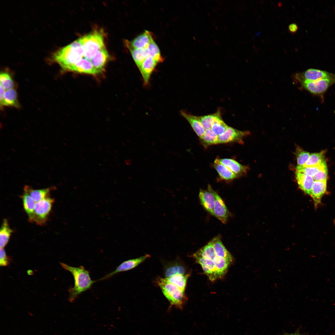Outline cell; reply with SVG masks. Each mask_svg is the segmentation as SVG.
I'll list each match as a JSON object with an SVG mask.
<instances>
[{"label": "cell", "mask_w": 335, "mask_h": 335, "mask_svg": "<svg viewBox=\"0 0 335 335\" xmlns=\"http://www.w3.org/2000/svg\"><path fill=\"white\" fill-rule=\"evenodd\" d=\"M283 335H289V334L287 333H285Z\"/></svg>", "instance_id": "44"}, {"label": "cell", "mask_w": 335, "mask_h": 335, "mask_svg": "<svg viewBox=\"0 0 335 335\" xmlns=\"http://www.w3.org/2000/svg\"><path fill=\"white\" fill-rule=\"evenodd\" d=\"M296 154L297 166H298L304 165L310 155L309 152L304 151L300 148L297 149Z\"/></svg>", "instance_id": "39"}, {"label": "cell", "mask_w": 335, "mask_h": 335, "mask_svg": "<svg viewBox=\"0 0 335 335\" xmlns=\"http://www.w3.org/2000/svg\"><path fill=\"white\" fill-rule=\"evenodd\" d=\"M324 154L323 151L311 154L306 163L302 166L310 167L319 165L325 160Z\"/></svg>", "instance_id": "37"}, {"label": "cell", "mask_w": 335, "mask_h": 335, "mask_svg": "<svg viewBox=\"0 0 335 335\" xmlns=\"http://www.w3.org/2000/svg\"><path fill=\"white\" fill-rule=\"evenodd\" d=\"M83 50L80 38L70 44L61 48L52 55V60L62 69L68 71L69 68L83 58Z\"/></svg>", "instance_id": "2"}, {"label": "cell", "mask_w": 335, "mask_h": 335, "mask_svg": "<svg viewBox=\"0 0 335 335\" xmlns=\"http://www.w3.org/2000/svg\"><path fill=\"white\" fill-rule=\"evenodd\" d=\"M191 257L194 258L196 262L201 266L204 273L210 280L214 281L219 279L217 272L213 261L199 257L193 254Z\"/></svg>", "instance_id": "11"}, {"label": "cell", "mask_w": 335, "mask_h": 335, "mask_svg": "<svg viewBox=\"0 0 335 335\" xmlns=\"http://www.w3.org/2000/svg\"><path fill=\"white\" fill-rule=\"evenodd\" d=\"M326 189L327 181H314L310 195L313 200L315 207L320 203L321 198Z\"/></svg>", "instance_id": "17"}, {"label": "cell", "mask_w": 335, "mask_h": 335, "mask_svg": "<svg viewBox=\"0 0 335 335\" xmlns=\"http://www.w3.org/2000/svg\"><path fill=\"white\" fill-rule=\"evenodd\" d=\"M164 272L165 278L177 274L184 275L187 274H186V266L179 260L168 264L164 267Z\"/></svg>", "instance_id": "18"}, {"label": "cell", "mask_w": 335, "mask_h": 335, "mask_svg": "<svg viewBox=\"0 0 335 335\" xmlns=\"http://www.w3.org/2000/svg\"><path fill=\"white\" fill-rule=\"evenodd\" d=\"M298 29V25L295 23H291L288 26V29L291 33H295L297 31Z\"/></svg>", "instance_id": "42"}, {"label": "cell", "mask_w": 335, "mask_h": 335, "mask_svg": "<svg viewBox=\"0 0 335 335\" xmlns=\"http://www.w3.org/2000/svg\"><path fill=\"white\" fill-rule=\"evenodd\" d=\"M158 63L157 60L150 56H147L142 63L139 70L145 85H148L151 76Z\"/></svg>", "instance_id": "13"}, {"label": "cell", "mask_w": 335, "mask_h": 335, "mask_svg": "<svg viewBox=\"0 0 335 335\" xmlns=\"http://www.w3.org/2000/svg\"><path fill=\"white\" fill-rule=\"evenodd\" d=\"M148 56H150L159 63L163 62L164 59L161 55L160 49L154 41H152L146 48Z\"/></svg>", "instance_id": "33"}, {"label": "cell", "mask_w": 335, "mask_h": 335, "mask_svg": "<svg viewBox=\"0 0 335 335\" xmlns=\"http://www.w3.org/2000/svg\"><path fill=\"white\" fill-rule=\"evenodd\" d=\"M301 87L310 94L319 96L324 100V95L328 88L335 84V78L315 81L298 80Z\"/></svg>", "instance_id": "6"}, {"label": "cell", "mask_w": 335, "mask_h": 335, "mask_svg": "<svg viewBox=\"0 0 335 335\" xmlns=\"http://www.w3.org/2000/svg\"><path fill=\"white\" fill-rule=\"evenodd\" d=\"M219 109L215 113L201 116H196V118L200 122L205 130L211 128L214 121L217 116Z\"/></svg>", "instance_id": "36"}, {"label": "cell", "mask_w": 335, "mask_h": 335, "mask_svg": "<svg viewBox=\"0 0 335 335\" xmlns=\"http://www.w3.org/2000/svg\"><path fill=\"white\" fill-rule=\"evenodd\" d=\"M204 146L218 144V136L211 128L205 130L204 134L200 139Z\"/></svg>", "instance_id": "32"}, {"label": "cell", "mask_w": 335, "mask_h": 335, "mask_svg": "<svg viewBox=\"0 0 335 335\" xmlns=\"http://www.w3.org/2000/svg\"><path fill=\"white\" fill-rule=\"evenodd\" d=\"M0 85L5 90L13 88L14 87V82L10 75L7 73H2L0 75Z\"/></svg>", "instance_id": "38"}, {"label": "cell", "mask_w": 335, "mask_h": 335, "mask_svg": "<svg viewBox=\"0 0 335 335\" xmlns=\"http://www.w3.org/2000/svg\"><path fill=\"white\" fill-rule=\"evenodd\" d=\"M219 162L230 169L238 176L245 174L248 168L230 159H218Z\"/></svg>", "instance_id": "22"}, {"label": "cell", "mask_w": 335, "mask_h": 335, "mask_svg": "<svg viewBox=\"0 0 335 335\" xmlns=\"http://www.w3.org/2000/svg\"><path fill=\"white\" fill-rule=\"evenodd\" d=\"M213 261L217 272L219 279L222 278L231 263L223 258L217 256Z\"/></svg>", "instance_id": "30"}, {"label": "cell", "mask_w": 335, "mask_h": 335, "mask_svg": "<svg viewBox=\"0 0 335 335\" xmlns=\"http://www.w3.org/2000/svg\"><path fill=\"white\" fill-rule=\"evenodd\" d=\"M153 41H154V37L151 32L145 30L144 32L130 41V43L134 48H146Z\"/></svg>", "instance_id": "16"}, {"label": "cell", "mask_w": 335, "mask_h": 335, "mask_svg": "<svg viewBox=\"0 0 335 335\" xmlns=\"http://www.w3.org/2000/svg\"><path fill=\"white\" fill-rule=\"evenodd\" d=\"M229 126L224 122L221 116V111L219 112L215 118L211 127L212 131L218 136L223 133Z\"/></svg>", "instance_id": "31"}, {"label": "cell", "mask_w": 335, "mask_h": 335, "mask_svg": "<svg viewBox=\"0 0 335 335\" xmlns=\"http://www.w3.org/2000/svg\"></svg>", "instance_id": "45"}, {"label": "cell", "mask_w": 335, "mask_h": 335, "mask_svg": "<svg viewBox=\"0 0 335 335\" xmlns=\"http://www.w3.org/2000/svg\"><path fill=\"white\" fill-rule=\"evenodd\" d=\"M213 167L220 178L223 180L230 181L239 177L227 167L221 163L218 158L216 159L214 161Z\"/></svg>", "instance_id": "24"}, {"label": "cell", "mask_w": 335, "mask_h": 335, "mask_svg": "<svg viewBox=\"0 0 335 335\" xmlns=\"http://www.w3.org/2000/svg\"><path fill=\"white\" fill-rule=\"evenodd\" d=\"M250 133L248 131H242L229 127L222 134L218 136V144L231 142L243 143V140Z\"/></svg>", "instance_id": "8"}, {"label": "cell", "mask_w": 335, "mask_h": 335, "mask_svg": "<svg viewBox=\"0 0 335 335\" xmlns=\"http://www.w3.org/2000/svg\"><path fill=\"white\" fill-rule=\"evenodd\" d=\"M313 177L314 181H327L328 178L327 166L320 169Z\"/></svg>", "instance_id": "40"}, {"label": "cell", "mask_w": 335, "mask_h": 335, "mask_svg": "<svg viewBox=\"0 0 335 335\" xmlns=\"http://www.w3.org/2000/svg\"><path fill=\"white\" fill-rule=\"evenodd\" d=\"M21 198L24 209L29 217L33 214L36 202L29 195L25 192L21 196Z\"/></svg>", "instance_id": "35"}, {"label": "cell", "mask_w": 335, "mask_h": 335, "mask_svg": "<svg viewBox=\"0 0 335 335\" xmlns=\"http://www.w3.org/2000/svg\"><path fill=\"white\" fill-rule=\"evenodd\" d=\"M13 232L9 226L7 220L3 219L0 230V248H4L6 245Z\"/></svg>", "instance_id": "28"}, {"label": "cell", "mask_w": 335, "mask_h": 335, "mask_svg": "<svg viewBox=\"0 0 335 335\" xmlns=\"http://www.w3.org/2000/svg\"><path fill=\"white\" fill-rule=\"evenodd\" d=\"M212 240L216 256L223 258L231 263L233 260V257L223 244L220 236H217Z\"/></svg>", "instance_id": "23"}, {"label": "cell", "mask_w": 335, "mask_h": 335, "mask_svg": "<svg viewBox=\"0 0 335 335\" xmlns=\"http://www.w3.org/2000/svg\"><path fill=\"white\" fill-rule=\"evenodd\" d=\"M294 77L297 80L315 81L335 78V74L314 68H310L302 73H296Z\"/></svg>", "instance_id": "7"}, {"label": "cell", "mask_w": 335, "mask_h": 335, "mask_svg": "<svg viewBox=\"0 0 335 335\" xmlns=\"http://www.w3.org/2000/svg\"><path fill=\"white\" fill-rule=\"evenodd\" d=\"M68 71L96 75L99 73L90 60L82 58L72 65Z\"/></svg>", "instance_id": "12"}, {"label": "cell", "mask_w": 335, "mask_h": 335, "mask_svg": "<svg viewBox=\"0 0 335 335\" xmlns=\"http://www.w3.org/2000/svg\"><path fill=\"white\" fill-rule=\"evenodd\" d=\"M289 335H302L300 334L299 332L297 331L293 333L289 334Z\"/></svg>", "instance_id": "43"}, {"label": "cell", "mask_w": 335, "mask_h": 335, "mask_svg": "<svg viewBox=\"0 0 335 335\" xmlns=\"http://www.w3.org/2000/svg\"><path fill=\"white\" fill-rule=\"evenodd\" d=\"M326 166H327L325 160L319 165L315 166L303 167L297 166L296 170V172L313 177L320 169Z\"/></svg>", "instance_id": "34"}, {"label": "cell", "mask_w": 335, "mask_h": 335, "mask_svg": "<svg viewBox=\"0 0 335 335\" xmlns=\"http://www.w3.org/2000/svg\"><path fill=\"white\" fill-rule=\"evenodd\" d=\"M54 200L49 196L36 203L33 214L29 217L30 222L42 225L47 220Z\"/></svg>", "instance_id": "5"}, {"label": "cell", "mask_w": 335, "mask_h": 335, "mask_svg": "<svg viewBox=\"0 0 335 335\" xmlns=\"http://www.w3.org/2000/svg\"><path fill=\"white\" fill-rule=\"evenodd\" d=\"M0 102L1 107L8 106L19 108L20 107L17 92L13 88L5 91L3 97L0 99Z\"/></svg>", "instance_id": "25"}, {"label": "cell", "mask_w": 335, "mask_h": 335, "mask_svg": "<svg viewBox=\"0 0 335 335\" xmlns=\"http://www.w3.org/2000/svg\"><path fill=\"white\" fill-rule=\"evenodd\" d=\"M0 266H8L10 263V258L7 255L4 248H0Z\"/></svg>", "instance_id": "41"}, {"label": "cell", "mask_w": 335, "mask_h": 335, "mask_svg": "<svg viewBox=\"0 0 335 335\" xmlns=\"http://www.w3.org/2000/svg\"><path fill=\"white\" fill-rule=\"evenodd\" d=\"M180 113L182 116L188 122L199 138L201 139L205 130L196 116L189 114L183 110L181 111Z\"/></svg>", "instance_id": "21"}, {"label": "cell", "mask_w": 335, "mask_h": 335, "mask_svg": "<svg viewBox=\"0 0 335 335\" xmlns=\"http://www.w3.org/2000/svg\"><path fill=\"white\" fill-rule=\"evenodd\" d=\"M150 257V255L146 254L138 258L125 261L118 266L114 270L105 275L99 279V280L106 279L111 278L118 273L132 269L141 264L146 259Z\"/></svg>", "instance_id": "9"}, {"label": "cell", "mask_w": 335, "mask_h": 335, "mask_svg": "<svg viewBox=\"0 0 335 335\" xmlns=\"http://www.w3.org/2000/svg\"><path fill=\"white\" fill-rule=\"evenodd\" d=\"M109 58V54L105 46L97 52L90 61L94 67L100 74L104 71Z\"/></svg>", "instance_id": "14"}, {"label": "cell", "mask_w": 335, "mask_h": 335, "mask_svg": "<svg viewBox=\"0 0 335 335\" xmlns=\"http://www.w3.org/2000/svg\"><path fill=\"white\" fill-rule=\"evenodd\" d=\"M295 175L298 184L300 189L305 193L310 195L314 181L313 177L297 172H296Z\"/></svg>", "instance_id": "20"}, {"label": "cell", "mask_w": 335, "mask_h": 335, "mask_svg": "<svg viewBox=\"0 0 335 335\" xmlns=\"http://www.w3.org/2000/svg\"><path fill=\"white\" fill-rule=\"evenodd\" d=\"M190 275V273L184 275L177 274L163 279L166 281L176 286L184 292L187 279Z\"/></svg>", "instance_id": "27"}, {"label": "cell", "mask_w": 335, "mask_h": 335, "mask_svg": "<svg viewBox=\"0 0 335 335\" xmlns=\"http://www.w3.org/2000/svg\"><path fill=\"white\" fill-rule=\"evenodd\" d=\"M156 283L170 302L171 307L174 306L181 309L183 308L187 300L184 292L176 286L166 281L163 278L159 277Z\"/></svg>", "instance_id": "4"}, {"label": "cell", "mask_w": 335, "mask_h": 335, "mask_svg": "<svg viewBox=\"0 0 335 335\" xmlns=\"http://www.w3.org/2000/svg\"><path fill=\"white\" fill-rule=\"evenodd\" d=\"M52 188L41 189H34L31 187L25 185L24 188V192L29 195L34 201L37 202L49 196Z\"/></svg>", "instance_id": "26"}, {"label": "cell", "mask_w": 335, "mask_h": 335, "mask_svg": "<svg viewBox=\"0 0 335 335\" xmlns=\"http://www.w3.org/2000/svg\"><path fill=\"white\" fill-rule=\"evenodd\" d=\"M197 256L213 260L216 257L212 240L193 254Z\"/></svg>", "instance_id": "29"}, {"label": "cell", "mask_w": 335, "mask_h": 335, "mask_svg": "<svg viewBox=\"0 0 335 335\" xmlns=\"http://www.w3.org/2000/svg\"><path fill=\"white\" fill-rule=\"evenodd\" d=\"M83 50L84 58L91 60L97 52L105 46L103 30H95L80 37Z\"/></svg>", "instance_id": "3"}, {"label": "cell", "mask_w": 335, "mask_h": 335, "mask_svg": "<svg viewBox=\"0 0 335 335\" xmlns=\"http://www.w3.org/2000/svg\"><path fill=\"white\" fill-rule=\"evenodd\" d=\"M208 189L214 195L215 203L213 210V216L221 221L223 223H226L228 220L229 213L224 202L220 196L213 190L209 185Z\"/></svg>", "instance_id": "10"}, {"label": "cell", "mask_w": 335, "mask_h": 335, "mask_svg": "<svg viewBox=\"0 0 335 335\" xmlns=\"http://www.w3.org/2000/svg\"><path fill=\"white\" fill-rule=\"evenodd\" d=\"M62 267L72 275L74 280L73 287L68 290L69 300L73 302L82 293L90 289L96 281L92 279L89 271L80 266L75 267L60 263Z\"/></svg>", "instance_id": "1"}, {"label": "cell", "mask_w": 335, "mask_h": 335, "mask_svg": "<svg viewBox=\"0 0 335 335\" xmlns=\"http://www.w3.org/2000/svg\"><path fill=\"white\" fill-rule=\"evenodd\" d=\"M199 196L201 203L204 208L213 216L215 199L213 194L208 189L207 190H201Z\"/></svg>", "instance_id": "15"}, {"label": "cell", "mask_w": 335, "mask_h": 335, "mask_svg": "<svg viewBox=\"0 0 335 335\" xmlns=\"http://www.w3.org/2000/svg\"><path fill=\"white\" fill-rule=\"evenodd\" d=\"M126 46L129 50L132 57L139 69L146 57L148 56L146 48H135L131 46L130 41L126 40L124 41Z\"/></svg>", "instance_id": "19"}]
</instances>
